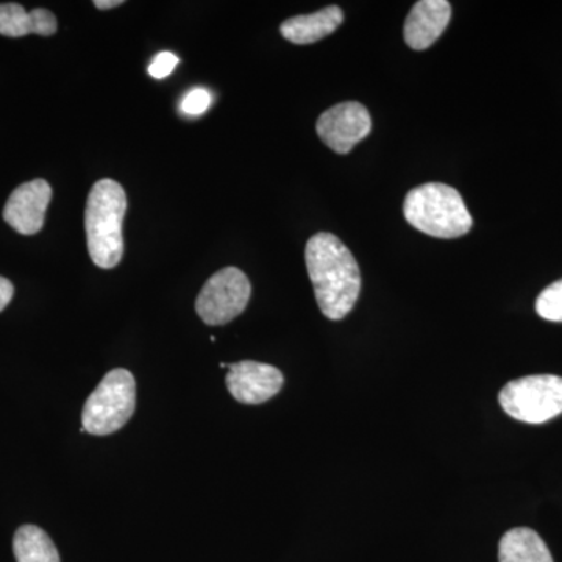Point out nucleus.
Returning a JSON list of instances; mask_svg holds the SVG:
<instances>
[{
    "instance_id": "f257e3e1",
    "label": "nucleus",
    "mask_w": 562,
    "mask_h": 562,
    "mask_svg": "<svg viewBox=\"0 0 562 562\" xmlns=\"http://www.w3.org/2000/svg\"><path fill=\"white\" fill-rule=\"evenodd\" d=\"M306 269L322 314L330 321H341L353 310L360 297V266L346 244L321 232L306 244Z\"/></svg>"
},
{
    "instance_id": "f03ea898",
    "label": "nucleus",
    "mask_w": 562,
    "mask_h": 562,
    "mask_svg": "<svg viewBox=\"0 0 562 562\" xmlns=\"http://www.w3.org/2000/svg\"><path fill=\"white\" fill-rule=\"evenodd\" d=\"M127 194L117 181L99 180L91 188L85 209V231L92 262L101 269H113L124 255V225Z\"/></svg>"
},
{
    "instance_id": "7ed1b4c3",
    "label": "nucleus",
    "mask_w": 562,
    "mask_h": 562,
    "mask_svg": "<svg viewBox=\"0 0 562 562\" xmlns=\"http://www.w3.org/2000/svg\"><path fill=\"white\" fill-rule=\"evenodd\" d=\"M403 214L414 228L439 239L460 238L473 224L460 192L443 183H425L409 191Z\"/></svg>"
},
{
    "instance_id": "20e7f679",
    "label": "nucleus",
    "mask_w": 562,
    "mask_h": 562,
    "mask_svg": "<svg viewBox=\"0 0 562 562\" xmlns=\"http://www.w3.org/2000/svg\"><path fill=\"white\" fill-rule=\"evenodd\" d=\"M135 408V376L125 369H113L85 402L81 428L94 436L113 435L132 419Z\"/></svg>"
},
{
    "instance_id": "39448f33",
    "label": "nucleus",
    "mask_w": 562,
    "mask_h": 562,
    "mask_svg": "<svg viewBox=\"0 0 562 562\" xmlns=\"http://www.w3.org/2000/svg\"><path fill=\"white\" fill-rule=\"evenodd\" d=\"M503 412L525 424H546L562 414V379L530 375L509 382L498 395Z\"/></svg>"
},
{
    "instance_id": "423d86ee",
    "label": "nucleus",
    "mask_w": 562,
    "mask_h": 562,
    "mask_svg": "<svg viewBox=\"0 0 562 562\" xmlns=\"http://www.w3.org/2000/svg\"><path fill=\"white\" fill-rule=\"evenodd\" d=\"M250 295L251 284L246 273L238 268H224L199 292L195 312L211 327L225 325L247 308Z\"/></svg>"
},
{
    "instance_id": "0eeeda50",
    "label": "nucleus",
    "mask_w": 562,
    "mask_h": 562,
    "mask_svg": "<svg viewBox=\"0 0 562 562\" xmlns=\"http://www.w3.org/2000/svg\"><path fill=\"white\" fill-rule=\"evenodd\" d=\"M372 120L368 109L358 102H342L321 114L316 131L325 146L339 155L349 154L371 133Z\"/></svg>"
},
{
    "instance_id": "6e6552de",
    "label": "nucleus",
    "mask_w": 562,
    "mask_h": 562,
    "mask_svg": "<svg viewBox=\"0 0 562 562\" xmlns=\"http://www.w3.org/2000/svg\"><path fill=\"white\" fill-rule=\"evenodd\" d=\"M228 391L236 402L244 405H260L271 401L284 384L283 373L271 364L258 361H239L228 364Z\"/></svg>"
},
{
    "instance_id": "1a4fd4ad",
    "label": "nucleus",
    "mask_w": 562,
    "mask_h": 562,
    "mask_svg": "<svg viewBox=\"0 0 562 562\" xmlns=\"http://www.w3.org/2000/svg\"><path fill=\"white\" fill-rule=\"evenodd\" d=\"M50 201L52 188L46 180L27 181L11 192L3 209V220L21 235H36L43 228Z\"/></svg>"
},
{
    "instance_id": "9d476101",
    "label": "nucleus",
    "mask_w": 562,
    "mask_h": 562,
    "mask_svg": "<svg viewBox=\"0 0 562 562\" xmlns=\"http://www.w3.org/2000/svg\"><path fill=\"white\" fill-rule=\"evenodd\" d=\"M452 18L447 0H420L409 11L403 25V36L413 50H425L436 43Z\"/></svg>"
},
{
    "instance_id": "9b49d317",
    "label": "nucleus",
    "mask_w": 562,
    "mask_h": 562,
    "mask_svg": "<svg viewBox=\"0 0 562 562\" xmlns=\"http://www.w3.org/2000/svg\"><path fill=\"white\" fill-rule=\"evenodd\" d=\"M57 29V18L49 10L27 11L20 3H0V35L9 38H21L31 33L52 36Z\"/></svg>"
},
{
    "instance_id": "f8f14e48",
    "label": "nucleus",
    "mask_w": 562,
    "mask_h": 562,
    "mask_svg": "<svg viewBox=\"0 0 562 562\" xmlns=\"http://www.w3.org/2000/svg\"><path fill=\"white\" fill-rule=\"evenodd\" d=\"M342 21V10L331 5L316 13L290 18L280 25V32L283 38L291 43L313 44L338 31Z\"/></svg>"
},
{
    "instance_id": "ddd939ff",
    "label": "nucleus",
    "mask_w": 562,
    "mask_h": 562,
    "mask_svg": "<svg viewBox=\"0 0 562 562\" xmlns=\"http://www.w3.org/2000/svg\"><path fill=\"white\" fill-rule=\"evenodd\" d=\"M501 562H553L552 553L541 536L530 528L505 532L498 546Z\"/></svg>"
},
{
    "instance_id": "4468645a",
    "label": "nucleus",
    "mask_w": 562,
    "mask_h": 562,
    "mask_svg": "<svg viewBox=\"0 0 562 562\" xmlns=\"http://www.w3.org/2000/svg\"><path fill=\"white\" fill-rule=\"evenodd\" d=\"M13 552L18 562H61L49 535L36 525H22L14 535Z\"/></svg>"
},
{
    "instance_id": "2eb2a0df",
    "label": "nucleus",
    "mask_w": 562,
    "mask_h": 562,
    "mask_svg": "<svg viewBox=\"0 0 562 562\" xmlns=\"http://www.w3.org/2000/svg\"><path fill=\"white\" fill-rule=\"evenodd\" d=\"M536 313L542 319L562 322V279L547 286L536 301Z\"/></svg>"
},
{
    "instance_id": "dca6fc26",
    "label": "nucleus",
    "mask_w": 562,
    "mask_h": 562,
    "mask_svg": "<svg viewBox=\"0 0 562 562\" xmlns=\"http://www.w3.org/2000/svg\"><path fill=\"white\" fill-rule=\"evenodd\" d=\"M211 105V94L203 88H195L184 95L183 102H181V111L190 114V116H199V114L205 113Z\"/></svg>"
},
{
    "instance_id": "f3484780",
    "label": "nucleus",
    "mask_w": 562,
    "mask_h": 562,
    "mask_svg": "<svg viewBox=\"0 0 562 562\" xmlns=\"http://www.w3.org/2000/svg\"><path fill=\"white\" fill-rule=\"evenodd\" d=\"M177 65H179L177 55L171 54V52H161L150 63L149 74L154 79H166V77L171 76Z\"/></svg>"
},
{
    "instance_id": "a211bd4d",
    "label": "nucleus",
    "mask_w": 562,
    "mask_h": 562,
    "mask_svg": "<svg viewBox=\"0 0 562 562\" xmlns=\"http://www.w3.org/2000/svg\"><path fill=\"white\" fill-rule=\"evenodd\" d=\"M14 295L13 283L5 277H0V313L9 306Z\"/></svg>"
},
{
    "instance_id": "6ab92c4d",
    "label": "nucleus",
    "mask_w": 562,
    "mask_h": 562,
    "mask_svg": "<svg viewBox=\"0 0 562 562\" xmlns=\"http://www.w3.org/2000/svg\"><path fill=\"white\" fill-rule=\"evenodd\" d=\"M122 3H124L122 0H95L94 5L99 10H110L122 5Z\"/></svg>"
}]
</instances>
